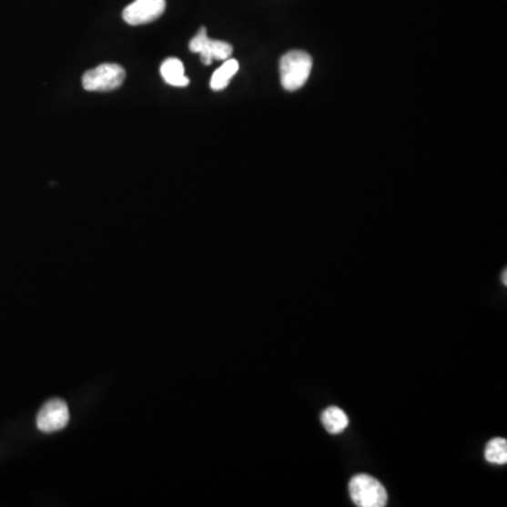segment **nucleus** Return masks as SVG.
Masks as SVG:
<instances>
[{
  "label": "nucleus",
  "mask_w": 507,
  "mask_h": 507,
  "mask_svg": "<svg viewBox=\"0 0 507 507\" xmlns=\"http://www.w3.org/2000/svg\"><path fill=\"white\" fill-rule=\"evenodd\" d=\"M313 68V59L305 51H289L280 59V82L283 89L298 91L305 86Z\"/></svg>",
  "instance_id": "1"
},
{
  "label": "nucleus",
  "mask_w": 507,
  "mask_h": 507,
  "mask_svg": "<svg viewBox=\"0 0 507 507\" xmlns=\"http://www.w3.org/2000/svg\"><path fill=\"white\" fill-rule=\"evenodd\" d=\"M350 496L360 507H383L388 503L385 486L370 475H357L350 482Z\"/></svg>",
  "instance_id": "2"
},
{
  "label": "nucleus",
  "mask_w": 507,
  "mask_h": 507,
  "mask_svg": "<svg viewBox=\"0 0 507 507\" xmlns=\"http://www.w3.org/2000/svg\"><path fill=\"white\" fill-rule=\"evenodd\" d=\"M126 79V71L118 64H102L96 68L89 69L82 78V85L89 92L116 91L122 86Z\"/></svg>",
  "instance_id": "3"
},
{
  "label": "nucleus",
  "mask_w": 507,
  "mask_h": 507,
  "mask_svg": "<svg viewBox=\"0 0 507 507\" xmlns=\"http://www.w3.org/2000/svg\"><path fill=\"white\" fill-rule=\"evenodd\" d=\"M189 50L192 53H199L202 63L205 66H210L215 59L226 61L230 58L233 54V46L226 41L210 40L208 30L206 27H202L199 33L190 40Z\"/></svg>",
  "instance_id": "4"
},
{
  "label": "nucleus",
  "mask_w": 507,
  "mask_h": 507,
  "mask_svg": "<svg viewBox=\"0 0 507 507\" xmlns=\"http://www.w3.org/2000/svg\"><path fill=\"white\" fill-rule=\"evenodd\" d=\"M167 0H134L123 10V20L130 25L156 22L164 15Z\"/></svg>",
  "instance_id": "5"
},
{
  "label": "nucleus",
  "mask_w": 507,
  "mask_h": 507,
  "mask_svg": "<svg viewBox=\"0 0 507 507\" xmlns=\"http://www.w3.org/2000/svg\"><path fill=\"white\" fill-rule=\"evenodd\" d=\"M68 405L63 399L48 401L37 416V427L43 432H54L63 430L68 424Z\"/></svg>",
  "instance_id": "6"
},
{
  "label": "nucleus",
  "mask_w": 507,
  "mask_h": 507,
  "mask_svg": "<svg viewBox=\"0 0 507 507\" xmlns=\"http://www.w3.org/2000/svg\"><path fill=\"white\" fill-rule=\"evenodd\" d=\"M161 76L167 84L171 86L185 87L189 85V78L185 76V66L181 63V59L168 58L162 63Z\"/></svg>",
  "instance_id": "7"
},
{
  "label": "nucleus",
  "mask_w": 507,
  "mask_h": 507,
  "mask_svg": "<svg viewBox=\"0 0 507 507\" xmlns=\"http://www.w3.org/2000/svg\"><path fill=\"white\" fill-rule=\"evenodd\" d=\"M321 423H323L327 431L331 432V434H340L349 427V417L341 409L331 406V408L324 411L323 416H321Z\"/></svg>",
  "instance_id": "8"
},
{
  "label": "nucleus",
  "mask_w": 507,
  "mask_h": 507,
  "mask_svg": "<svg viewBox=\"0 0 507 507\" xmlns=\"http://www.w3.org/2000/svg\"><path fill=\"white\" fill-rule=\"evenodd\" d=\"M237 71H238L237 59H226L225 64L220 68L216 69L215 74H213L210 87H212L213 91H223L230 84L231 78L236 76Z\"/></svg>",
  "instance_id": "9"
},
{
  "label": "nucleus",
  "mask_w": 507,
  "mask_h": 507,
  "mask_svg": "<svg viewBox=\"0 0 507 507\" xmlns=\"http://www.w3.org/2000/svg\"><path fill=\"white\" fill-rule=\"evenodd\" d=\"M485 458L491 464L504 465L507 464V441L506 439L492 440L486 447Z\"/></svg>",
  "instance_id": "10"
},
{
  "label": "nucleus",
  "mask_w": 507,
  "mask_h": 507,
  "mask_svg": "<svg viewBox=\"0 0 507 507\" xmlns=\"http://www.w3.org/2000/svg\"><path fill=\"white\" fill-rule=\"evenodd\" d=\"M502 280H503V285H507V271L504 269L503 275H502Z\"/></svg>",
  "instance_id": "11"
}]
</instances>
